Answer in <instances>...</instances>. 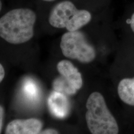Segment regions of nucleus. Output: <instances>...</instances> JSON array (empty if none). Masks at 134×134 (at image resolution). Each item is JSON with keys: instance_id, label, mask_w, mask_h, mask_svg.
Returning <instances> with one entry per match:
<instances>
[{"instance_id": "f8f14e48", "label": "nucleus", "mask_w": 134, "mask_h": 134, "mask_svg": "<svg viewBox=\"0 0 134 134\" xmlns=\"http://www.w3.org/2000/svg\"><path fill=\"white\" fill-rule=\"evenodd\" d=\"M36 3L41 5H48L52 4V3L56 2L58 0H35Z\"/></svg>"}, {"instance_id": "4468645a", "label": "nucleus", "mask_w": 134, "mask_h": 134, "mask_svg": "<svg viewBox=\"0 0 134 134\" xmlns=\"http://www.w3.org/2000/svg\"><path fill=\"white\" fill-rule=\"evenodd\" d=\"M130 27H131V29L132 30V31L134 32V13L132 14L131 19H130Z\"/></svg>"}, {"instance_id": "f03ea898", "label": "nucleus", "mask_w": 134, "mask_h": 134, "mask_svg": "<svg viewBox=\"0 0 134 134\" xmlns=\"http://www.w3.org/2000/svg\"><path fill=\"white\" fill-rule=\"evenodd\" d=\"M37 5L40 12L46 14L47 22L53 29L79 31L93 18L90 10L80 8L75 0H58L50 4Z\"/></svg>"}, {"instance_id": "7ed1b4c3", "label": "nucleus", "mask_w": 134, "mask_h": 134, "mask_svg": "<svg viewBox=\"0 0 134 134\" xmlns=\"http://www.w3.org/2000/svg\"><path fill=\"white\" fill-rule=\"evenodd\" d=\"M86 107L85 118L91 134H119L117 120L101 94L97 91L92 93L87 99Z\"/></svg>"}, {"instance_id": "1a4fd4ad", "label": "nucleus", "mask_w": 134, "mask_h": 134, "mask_svg": "<svg viewBox=\"0 0 134 134\" xmlns=\"http://www.w3.org/2000/svg\"><path fill=\"white\" fill-rule=\"evenodd\" d=\"M24 93L26 94L27 96L30 98H36L37 96V88L33 82L27 81L24 86Z\"/></svg>"}, {"instance_id": "20e7f679", "label": "nucleus", "mask_w": 134, "mask_h": 134, "mask_svg": "<svg viewBox=\"0 0 134 134\" xmlns=\"http://www.w3.org/2000/svg\"><path fill=\"white\" fill-rule=\"evenodd\" d=\"M60 48L65 57L82 63H91L96 57L95 48L80 30L65 32L60 38Z\"/></svg>"}, {"instance_id": "f257e3e1", "label": "nucleus", "mask_w": 134, "mask_h": 134, "mask_svg": "<svg viewBox=\"0 0 134 134\" xmlns=\"http://www.w3.org/2000/svg\"><path fill=\"white\" fill-rule=\"evenodd\" d=\"M39 18L36 1H18L0 16V38L13 46L29 43L34 37Z\"/></svg>"}, {"instance_id": "ddd939ff", "label": "nucleus", "mask_w": 134, "mask_h": 134, "mask_svg": "<svg viewBox=\"0 0 134 134\" xmlns=\"http://www.w3.org/2000/svg\"><path fill=\"white\" fill-rule=\"evenodd\" d=\"M5 76V70L3 66L0 63V83L3 81Z\"/></svg>"}, {"instance_id": "6e6552de", "label": "nucleus", "mask_w": 134, "mask_h": 134, "mask_svg": "<svg viewBox=\"0 0 134 134\" xmlns=\"http://www.w3.org/2000/svg\"><path fill=\"white\" fill-rule=\"evenodd\" d=\"M117 93L122 102L134 106V78L122 79L117 86Z\"/></svg>"}, {"instance_id": "0eeeda50", "label": "nucleus", "mask_w": 134, "mask_h": 134, "mask_svg": "<svg viewBox=\"0 0 134 134\" xmlns=\"http://www.w3.org/2000/svg\"><path fill=\"white\" fill-rule=\"evenodd\" d=\"M48 104L51 112L55 116L63 118L68 114V102L63 93L57 91H53L48 98Z\"/></svg>"}, {"instance_id": "9b49d317", "label": "nucleus", "mask_w": 134, "mask_h": 134, "mask_svg": "<svg viewBox=\"0 0 134 134\" xmlns=\"http://www.w3.org/2000/svg\"><path fill=\"white\" fill-rule=\"evenodd\" d=\"M4 109L0 105V134L1 133L3 124V119H4Z\"/></svg>"}, {"instance_id": "9d476101", "label": "nucleus", "mask_w": 134, "mask_h": 134, "mask_svg": "<svg viewBox=\"0 0 134 134\" xmlns=\"http://www.w3.org/2000/svg\"><path fill=\"white\" fill-rule=\"evenodd\" d=\"M38 134H60V133L57 130L55 129L49 128L42 130Z\"/></svg>"}, {"instance_id": "2eb2a0df", "label": "nucleus", "mask_w": 134, "mask_h": 134, "mask_svg": "<svg viewBox=\"0 0 134 134\" xmlns=\"http://www.w3.org/2000/svg\"><path fill=\"white\" fill-rule=\"evenodd\" d=\"M3 0H0V14H1V12L3 11Z\"/></svg>"}, {"instance_id": "39448f33", "label": "nucleus", "mask_w": 134, "mask_h": 134, "mask_svg": "<svg viewBox=\"0 0 134 134\" xmlns=\"http://www.w3.org/2000/svg\"><path fill=\"white\" fill-rule=\"evenodd\" d=\"M61 78L53 83L55 91L68 95L76 94L82 88L83 78L78 68L68 60H62L57 65Z\"/></svg>"}, {"instance_id": "423d86ee", "label": "nucleus", "mask_w": 134, "mask_h": 134, "mask_svg": "<svg viewBox=\"0 0 134 134\" xmlns=\"http://www.w3.org/2000/svg\"><path fill=\"white\" fill-rule=\"evenodd\" d=\"M42 127V122L36 118L14 119L7 125L5 134H38Z\"/></svg>"}]
</instances>
